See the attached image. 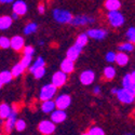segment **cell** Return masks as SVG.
<instances>
[{"label": "cell", "instance_id": "obj_1", "mask_svg": "<svg viewBox=\"0 0 135 135\" xmlns=\"http://www.w3.org/2000/svg\"><path fill=\"white\" fill-rule=\"evenodd\" d=\"M53 17L54 20L61 24H66V23H70V21L73 18V15L69 11L63 10V9H55L53 10Z\"/></svg>", "mask_w": 135, "mask_h": 135}, {"label": "cell", "instance_id": "obj_2", "mask_svg": "<svg viewBox=\"0 0 135 135\" xmlns=\"http://www.w3.org/2000/svg\"><path fill=\"white\" fill-rule=\"evenodd\" d=\"M108 21L112 27H120L124 23V16L119 11H109L108 12Z\"/></svg>", "mask_w": 135, "mask_h": 135}, {"label": "cell", "instance_id": "obj_3", "mask_svg": "<svg viewBox=\"0 0 135 135\" xmlns=\"http://www.w3.org/2000/svg\"><path fill=\"white\" fill-rule=\"evenodd\" d=\"M56 89L57 88H56L55 85H53L52 83L43 85L42 89L40 90V94H39L40 99L43 102V100H48V99L53 98L54 95L56 94Z\"/></svg>", "mask_w": 135, "mask_h": 135}, {"label": "cell", "instance_id": "obj_4", "mask_svg": "<svg viewBox=\"0 0 135 135\" xmlns=\"http://www.w3.org/2000/svg\"><path fill=\"white\" fill-rule=\"evenodd\" d=\"M117 97L123 104H131V103L134 102V99H135V96H134L133 92L130 91V90H128V89H124V88L118 89Z\"/></svg>", "mask_w": 135, "mask_h": 135}, {"label": "cell", "instance_id": "obj_5", "mask_svg": "<svg viewBox=\"0 0 135 135\" xmlns=\"http://www.w3.org/2000/svg\"><path fill=\"white\" fill-rule=\"evenodd\" d=\"M55 129H56L55 123L52 122L51 120H43L39 123V126H38L39 132L43 135H50V134L54 133Z\"/></svg>", "mask_w": 135, "mask_h": 135}, {"label": "cell", "instance_id": "obj_6", "mask_svg": "<svg viewBox=\"0 0 135 135\" xmlns=\"http://www.w3.org/2000/svg\"><path fill=\"white\" fill-rule=\"evenodd\" d=\"M54 102H55V106L57 109L65 110L70 106L71 97L68 94H62V95H59L57 97H56V99L54 100Z\"/></svg>", "mask_w": 135, "mask_h": 135}, {"label": "cell", "instance_id": "obj_7", "mask_svg": "<svg viewBox=\"0 0 135 135\" xmlns=\"http://www.w3.org/2000/svg\"><path fill=\"white\" fill-rule=\"evenodd\" d=\"M92 23H94V18L86 16V15L76 16V17H73L70 21V24L74 26H84V25L92 24Z\"/></svg>", "mask_w": 135, "mask_h": 135}, {"label": "cell", "instance_id": "obj_8", "mask_svg": "<svg viewBox=\"0 0 135 135\" xmlns=\"http://www.w3.org/2000/svg\"><path fill=\"white\" fill-rule=\"evenodd\" d=\"M67 81V74L63 73L62 70L56 71L53 76H52V84L55 85L56 88L63 86Z\"/></svg>", "mask_w": 135, "mask_h": 135}, {"label": "cell", "instance_id": "obj_9", "mask_svg": "<svg viewBox=\"0 0 135 135\" xmlns=\"http://www.w3.org/2000/svg\"><path fill=\"white\" fill-rule=\"evenodd\" d=\"M107 30L102 29V28H93V29H89L86 35L88 37L95 39V40H103L107 36Z\"/></svg>", "mask_w": 135, "mask_h": 135}, {"label": "cell", "instance_id": "obj_10", "mask_svg": "<svg viewBox=\"0 0 135 135\" xmlns=\"http://www.w3.org/2000/svg\"><path fill=\"white\" fill-rule=\"evenodd\" d=\"M12 10H13V13H16L18 16L24 15L27 12V4L23 0H16V1L13 2Z\"/></svg>", "mask_w": 135, "mask_h": 135}, {"label": "cell", "instance_id": "obj_11", "mask_svg": "<svg viewBox=\"0 0 135 135\" xmlns=\"http://www.w3.org/2000/svg\"><path fill=\"white\" fill-rule=\"evenodd\" d=\"M95 79V74L93 70H84L80 75V82L83 85H90Z\"/></svg>", "mask_w": 135, "mask_h": 135}, {"label": "cell", "instance_id": "obj_12", "mask_svg": "<svg viewBox=\"0 0 135 135\" xmlns=\"http://www.w3.org/2000/svg\"><path fill=\"white\" fill-rule=\"evenodd\" d=\"M51 121L54 122V123H61L63 121L66 120L67 118V115L65 110H62V109H54L52 112H51Z\"/></svg>", "mask_w": 135, "mask_h": 135}, {"label": "cell", "instance_id": "obj_13", "mask_svg": "<svg viewBox=\"0 0 135 135\" xmlns=\"http://www.w3.org/2000/svg\"><path fill=\"white\" fill-rule=\"evenodd\" d=\"M10 41H11L10 47L15 51H21L25 47V40H24L23 37H21V36H14Z\"/></svg>", "mask_w": 135, "mask_h": 135}, {"label": "cell", "instance_id": "obj_14", "mask_svg": "<svg viewBox=\"0 0 135 135\" xmlns=\"http://www.w3.org/2000/svg\"><path fill=\"white\" fill-rule=\"evenodd\" d=\"M81 51H82L81 48L77 47V46H75V44H74L73 47H70L68 50H67V52H66V59H68V60L75 62L78 57H79Z\"/></svg>", "mask_w": 135, "mask_h": 135}, {"label": "cell", "instance_id": "obj_15", "mask_svg": "<svg viewBox=\"0 0 135 135\" xmlns=\"http://www.w3.org/2000/svg\"><path fill=\"white\" fill-rule=\"evenodd\" d=\"M16 111L15 110H12L11 111L10 116L7 118V122L4 124V129H6V132L7 133H10L11 131L13 130V128L15 127V122H16Z\"/></svg>", "mask_w": 135, "mask_h": 135}, {"label": "cell", "instance_id": "obj_16", "mask_svg": "<svg viewBox=\"0 0 135 135\" xmlns=\"http://www.w3.org/2000/svg\"><path fill=\"white\" fill-rule=\"evenodd\" d=\"M75 69V64L73 61L68 60V59H65L62 63H61V70L65 74H70L73 73Z\"/></svg>", "mask_w": 135, "mask_h": 135}, {"label": "cell", "instance_id": "obj_17", "mask_svg": "<svg viewBox=\"0 0 135 135\" xmlns=\"http://www.w3.org/2000/svg\"><path fill=\"white\" fill-rule=\"evenodd\" d=\"M56 108L55 106V102L52 99H48V100H43V103L41 105V109L43 112L46 114H51V112Z\"/></svg>", "mask_w": 135, "mask_h": 135}, {"label": "cell", "instance_id": "obj_18", "mask_svg": "<svg viewBox=\"0 0 135 135\" xmlns=\"http://www.w3.org/2000/svg\"><path fill=\"white\" fill-rule=\"evenodd\" d=\"M13 23V20L11 16L8 15H3V16H0V30H6L9 27H11Z\"/></svg>", "mask_w": 135, "mask_h": 135}, {"label": "cell", "instance_id": "obj_19", "mask_svg": "<svg viewBox=\"0 0 135 135\" xmlns=\"http://www.w3.org/2000/svg\"><path fill=\"white\" fill-rule=\"evenodd\" d=\"M105 8L108 11H119V9L121 8V2L120 0H106Z\"/></svg>", "mask_w": 135, "mask_h": 135}, {"label": "cell", "instance_id": "obj_20", "mask_svg": "<svg viewBox=\"0 0 135 135\" xmlns=\"http://www.w3.org/2000/svg\"><path fill=\"white\" fill-rule=\"evenodd\" d=\"M119 66H126L129 63V56L126 54V52H119L116 54V61Z\"/></svg>", "mask_w": 135, "mask_h": 135}, {"label": "cell", "instance_id": "obj_21", "mask_svg": "<svg viewBox=\"0 0 135 135\" xmlns=\"http://www.w3.org/2000/svg\"><path fill=\"white\" fill-rule=\"evenodd\" d=\"M122 85L124 89H128L130 90V91H132L135 83L132 79V77H131V74H127L124 77H123V79H122Z\"/></svg>", "mask_w": 135, "mask_h": 135}, {"label": "cell", "instance_id": "obj_22", "mask_svg": "<svg viewBox=\"0 0 135 135\" xmlns=\"http://www.w3.org/2000/svg\"><path fill=\"white\" fill-rule=\"evenodd\" d=\"M11 111H12V108L8 104H6V103L1 104L0 105V119H7L10 116Z\"/></svg>", "mask_w": 135, "mask_h": 135}, {"label": "cell", "instance_id": "obj_23", "mask_svg": "<svg viewBox=\"0 0 135 135\" xmlns=\"http://www.w3.org/2000/svg\"><path fill=\"white\" fill-rule=\"evenodd\" d=\"M88 40H89V37H88L86 33H80V35L78 36L76 42H75V46L83 49V47L88 43Z\"/></svg>", "mask_w": 135, "mask_h": 135}, {"label": "cell", "instance_id": "obj_24", "mask_svg": "<svg viewBox=\"0 0 135 135\" xmlns=\"http://www.w3.org/2000/svg\"><path fill=\"white\" fill-rule=\"evenodd\" d=\"M13 79V76L11 74V71L9 70H3L0 73V80H1L2 84H6V83H9L11 82Z\"/></svg>", "mask_w": 135, "mask_h": 135}, {"label": "cell", "instance_id": "obj_25", "mask_svg": "<svg viewBox=\"0 0 135 135\" xmlns=\"http://www.w3.org/2000/svg\"><path fill=\"white\" fill-rule=\"evenodd\" d=\"M44 65H46V62H44L43 57H41V56H39V57L36 59V61L33 62V64L31 66H29V71L32 73L35 69L37 68H40V67H44Z\"/></svg>", "mask_w": 135, "mask_h": 135}, {"label": "cell", "instance_id": "obj_26", "mask_svg": "<svg viewBox=\"0 0 135 135\" xmlns=\"http://www.w3.org/2000/svg\"><path fill=\"white\" fill-rule=\"evenodd\" d=\"M116 76V69L112 66H107L104 68V77L108 80L114 79Z\"/></svg>", "mask_w": 135, "mask_h": 135}, {"label": "cell", "instance_id": "obj_27", "mask_svg": "<svg viewBox=\"0 0 135 135\" xmlns=\"http://www.w3.org/2000/svg\"><path fill=\"white\" fill-rule=\"evenodd\" d=\"M24 70H25V68L21 65V63H18V64H16V65L13 66L12 70H11V74H12L13 77H20L22 74L24 73Z\"/></svg>", "mask_w": 135, "mask_h": 135}, {"label": "cell", "instance_id": "obj_28", "mask_svg": "<svg viewBox=\"0 0 135 135\" xmlns=\"http://www.w3.org/2000/svg\"><path fill=\"white\" fill-rule=\"evenodd\" d=\"M37 29H38V25L36 23H29V24H27L25 26L24 33H25L26 36H28V35H31V33H33V32H36Z\"/></svg>", "mask_w": 135, "mask_h": 135}, {"label": "cell", "instance_id": "obj_29", "mask_svg": "<svg viewBox=\"0 0 135 135\" xmlns=\"http://www.w3.org/2000/svg\"><path fill=\"white\" fill-rule=\"evenodd\" d=\"M118 49L120 52H132L134 50V44L132 42H124L121 43L118 47Z\"/></svg>", "mask_w": 135, "mask_h": 135}, {"label": "cell", "instance_id": "obj_30", "mask_svg": "<svg viewBox=\"0 0 135 135\" xmlns=\"http://www.w3.org/2000/svg\"><path fill=\"white\" fill-rule=\"evenodd\" d=\"M89 135H105V132L102 128H99V127H93L89 130L88 132Z\"/></svg>", "mask_w": 135, "mask_h": 135}, {"label": "cell", "instance_id": "obj_31", "mask_svg": "<svg viewBox=\"0 0 135 135\" xmlns=\"http://www.w3.org/2000/svg\"><path fill=\"white\" fill-rule=\"evenodd\" d=\"M33 74V77L36 78V79H41V78L46 75V68L44 67H40V68H37L32 71Z\"/></svg>", "mask_w": 135, "mask_h": 135}, {"label": "cell", "instance_id": "obj_32", "mask_svg": "<svg viewBox=\"0 0 135 135\" xmlns=\"http://www.w3.org/2000/svg\"><path fill=\"white\" fill-rule=\"evenodd\" d=\"M10 44H11V41L8 37H0V49H8L10 48Z\"/></svg>", "mask_w": 135, "mask_h": 135}, {"label": "cell", "instance_id": "obj_33", "mask_svg": "<svg viewBox=\"0 0 135 135\" xmlns=\"http://www.w3.org/2000/svg\"><path fill=\"white\" fill-rule=\"evenodd\" d=\"M127 37L129 42H132L133 44L135 43V27H130L127 31Z\"/></svg>", "mask_w": 135, "mask_h": 135}, {"label": "cell", "instance_id": "obj_34", "mask_svg": "<svg viewBox=\"0 0 135 135\" xmlns=\"http://www.w3.org/2000/svg\"><path fill=\"white\" fill-rule=\"evenodd\" d=\"M31 61H32V56H29V55H24V57L22 59L21 61V65L24 67V68H28L31 64Z\"/></svg>", "mask_w": 135, "mask_h": 135}, {"label": "cell", "instance_id": "obj_35", "mask_svg": "<svg viewBox=\"0 0 135 135\" xmlns=\"http://www.w3.org/2000/svg\"><path fill=\"white\" fill-rule=\"evenodd\" d=\"M18 132H22V131H24L26 129V122L23 120V119H18L16 120L15 122V127H14Z\"/></svg>", "mask_w": 135, "mask_h": 135}, {"label": "cell", "instance_id": "obj_36", "mask_svg": "<svg viewBox=\"0 0 135 135\" xmlns=\"http://www.w3.org/2000/svg\"><path fill=\"white\" fill-rule=\"evenodd\" d=\"M105 59L108 63H114L116 61V53L115 52H108L105 56Z\"/></svg>", "mask_w": 135, "mask_h": 135}, {"label": "cell", "instance_id": "obj_37", "mask_svg": "<svg viewBox=\"0 0 135 135\" xmlns=\"http://www.w3.org/2000/svg\"><path fill=\"white\" fill-rule=\"evenodd\" d=\"M33 53H35V49L31 46H27V47H24V55H29V56H32Z\"/></svg>", "mask_w": 135, "mask_h": 135}, {"label": "cell", "instance_id": "obj_38", "mask_svg": "<svg viewBox=\"0 0 135 135\" xmlns=\"http://www.w3.org/2000/svg\"><path fill=\"white\" fill-rule=\"evenodd\" d=\"M93 92H94V94H96V95L100 94V88H99V86H95V88L93 89Z\"/></svg>", "mask_w": 135, "mask_h": 135}, {"label": "cell", "instance_id": "obj_39", "mask_svg": "<svg viewBox=\"0 0 135 135\" xmlns=\"http://www.w3.org/2000/svg\"><path fill=\"white\" fill-rule=\"evenodd\" d=\"M38 11H39L40 14H43V13H44V6H43V4H40V6L38 7Z\"/></svg>", "mask_w": 135, "mask_h": 135}, {"label": "cell", "instance_id": "obj_40", "mask_svg": "<svg viewBox=\"0 0 135 135\" xmlns=\"http://www.w3.org/2000/svg\"><path fill=\"white\" fill-rule=\"evenodd\" d=\"M14 2V0H0V3H11Z\"/></svg>", "mask_w": 135, "mask_h": 135}, {"label": "cell", "instance_id": "obj_41", "mask_svg": "<svg viewBox=\"0 0 135 135\" xmlns=\"http://www.w3.org/2000/svg\"><path fill=\"white\" fill-rule=\"evenodd\" d=\"M117 92H118V89H117V88L111 89V93H112V94H117Z\"/></svg>", "mask_w": 135, "mask_h": 135}, {"label": "cell", "instance_id": "obj_42", "mask_svg": "<svg viewBox=\"0 0 135 135\" xmlns=\"http://www.w3.org/2000/svg\"><path fill=\"white\" fill-rule=\"evenodd\" d=\"M11 17H12V20H16L18 17V15L16 13H12V15H11Z\"/></svg>", "mask_w": 135, "mask_h": 135}, {"label": "cell", "instance_id": "obj_43", "mask_svg": "<svg viewBox=\"0 0 135 135\" xmlns=\"http://www.w3.org/2000/svg\"><path fill=\"white\" fill-rule=\"evenodd\" d=\"M131 77H132V79H133V81H134V83H135V70L131 74Z\"/></svg>", "mask_w": 135, "mask_h": 135}, {"label": "cell", "instance_id": "obj_44", "mask_svg": "<svg viewBox=\"0 0 135 135\" xmlns=\"http://www.w3.org/2000/svg\"><path fill=\"white\" fill-rule=\"evenodd\" d=\"M132 92H133V94H134V96H135V85H134V88H133V90H132Z\"/></svg>", "mask_w": 135, "mask_h": 135}, {"label": "cell", "instance_id": "obj_45", "mask_svg": "<svg viewBox=\"0 0 135 135\" xmlns=\"http://www.w3.org/2000/svg\"><path fill=\"white\" fill-rule=\"evenodd\" d=\"M1 86H2V82H1V80H0V89H1Z\"/></svg>", "mask_w": 135, "mask_h": 135}, {"label": "cell", "instance_id": "obj_46", "mask_svg": "<svg viewBox=\"0 0 135 135\" xmlns=\"http://www.w3.org/2000/svg\"><path fill=\"white\" fill-rule=\"evenodd\" d=\"M82 135H89V134H88V133H84V134H82Z\"/></svg>", "mask_w": 135, "mask_h": 135}, {"label": "cell", "instance_id": "obj_47", "mask_svg": "<svg viewBox=\"0 0 135 135\" xmlns=\"http://www.w3.org/2000/svg\"><path fill=\"white\" fill-rule=\"evenodd\" d=\"M126 135H133V134H126Z\"/></svg>", "mask_w": 135, "mask_h": 135}, {"label": "cell", "instance_id": "obj_48", "mask_svg": "<svg viewBox=\"0 0 135 135\" xmlns=\"http://www.w3.org/2000/svg\"><path fill=\"white\" fill-rule=\"evenodd\" d=\"M0 135H1V133H0Z\"/></svg>", "mask_w": 135, "mask_h": 135}]
</instances>
